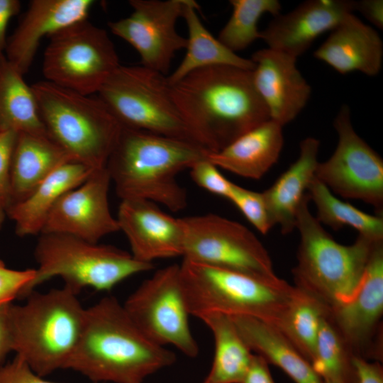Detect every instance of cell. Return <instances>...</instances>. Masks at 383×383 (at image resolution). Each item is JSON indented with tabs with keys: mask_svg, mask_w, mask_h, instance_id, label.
Returning a JSON list of instances; mask_svg holds the SVG:
<instances>
[{
	"mask_svg": "<svg viewBox=\"0 0 383 383\" xmlns=\"http://www.w3.org/2000/svg\"><path fill=\"white\" fill-rule=\"evenodd\" d=\"M21 2L17 0H0V53L6 49V32L10 19L20 11Z\"/></svg>",
	"mask_w": 383,
	"mask_h": 383,
	"instance_id": "cell-42",
	"label": "cell"
},
{
	"mask_svg": "<svg viewBox=\"0 0 383 383\" xmlns=\"http://www.w3.org/2000/svg\"><path fill=\"white\" fill-rule=\"evenodd\" d=\"M35 274V269L16 270L7 268L0 260V306L21 298Z\"/></svg>",
	"mask_w": 383,
	"mask_h": 383,
	"instance_id": "cell-36",
	"label": "cell"
},
{
	"mask_svg": "<svg viewBox=\"0 0 383 383\" xmlns=\"http://www.w3.org/2000/svg\"><path fill=\"white\" fill-rule=\"evenodd\" d=\"M92 0H33L7 42L8 60L23 75L35 57L40 40L87 19Z\"/></svg>",
	"mask_w": 383,
	"mask_h": 383,
	"instance_id": "cell-20",
	"label": "cell"
},
{
	"mask_svg": "<svg viewBox=\"0 0 383 383\" xmlns=\"http://www.w3.org/2000/svg\"><path fill=\"white\" fill-rule=\"evenodd\" d=\"M307 194L316 206L318 221L338 230L350 226L358 235L372 240H383V217L360 211L352 204L343 201L316 177L310 183Z\"/></svg>",
	"mask_w": 383,
	"mask_h": 383,
	"instance_id": "cell-31",
	"label": "cell"
},
{
	"mask_svg": "<svg viewBox=\"0 0 383 383\" xmlns=\"http://www.w3.org/2000/svg\"><path fill=\"white\" fill-rule=\"evenodd\" d=\"M6 205L4 201L0 199V228H1L3 223L4 221L5 215L6 213Z\"/></svg>",
	"mask_w": 383,
	"mask_h": 383,
	"instance_id": "cell-44",
	"label": "cell"
},
{
	"mask_svg": "<svg viewBox=\"0 0 383 383\" xmlns=\"http://www.w3.org/2000/svg\"><path fill=\"white\" fill-rule=\"evenodd\" d=\"M17 136L18 133L13 131L0 132V199L7 208L10 204L11 165Z\"/></svg>",
	"mask_w": 383,
	"mask_h": 383,
	"instance_id": "cell-37",
	"label": "cell"
},
{
	"mask_svg": "<svg viewBox=\"0 0 383 383\" xmlns=\"http://www.w3.org/2000/svg\"><path fill=\"white\" fill-rule=\"evenodd\" d=\"M357 383H383V369L378 361L369 362L367 360L353 355Z\"/></svg>",
	"mask_w": 383,
	"mask_h": 383,
	"instance_id": "cell-39",
	"label": "cell"
},
{
	"mask_svg": "<svg viewBox=\"0 0 383 383\" xmlns=\"http://www.w3.org/2000/svg\"><path fill=\"white\" fill-rule=\"evenodd\" d=\"M313 56L340 74L358 71L374 77L381 71L383 44L373 28L350 13L331 31Z\"/></svg>",
	"mask_w": 383,
	"mask_h": 383,
	"instance_id": "cell-21",
	"label": "cell"
},
{
	"mask_svg": "<svg viewBox=\"0 0 383 383\" xmlns=\"http://www.w3.org/2000/svg\"><path fill=\"white\" fill-rule=\"evenodd\" d=\"M116 219L135 260L152 263L155 260L183 257L181 218L167 214L157 204L140 199H122Z\"/></svg>",
	"mask_w": 383,
	"mask_h": 383,
	"instance_id": "cell-17",
	"label": "cell"
},
{
	"mask_svg": "<svg viewBox=\"0 0 383 383\" xmlns=\"http://www.w3.org/2000/svg\"><path fill=\"white\" fill-rule=\"evenodd\" d=\"M242 383H274L268 363L262 357L254 354L249 370Z\"/></svg>",
	"mask_w": 383,
	"mask_h": 383,
	"instance_id": "cell-41",
	"label": "cell"
},
{
	"mask_svg": "<svg viewBox=\"0 0 383 383\" xmlns=\"http://www.w3.org/2000/svg\"><path fill=\"white\" fill-rule=\"evenodd\" d=\"M228 200L260 233L266 234L274 226L262 192L233 184Z\"/></svg>",
	"mask_w": 383,
	"mask_h": 383,
	"instance_id": "cell-34",
	"label": "cell"
},
{
	"mask_svg": "<svg viewBox=\"0 0 383 383\" xmlns=\"http://www.w3.org/2000/svg\"><path fill=\"white\" fill-rule=\"evenodd\" d=\"M199 318L211 330L214 340L212 365L203 383H242L254 354L238 333L230 316L209 313Z\"/></svg>",
	"mask_w": 383,
	"mask_h": 383,
	"instance_id": "cell-29",
	"label": "cell"
},
{
	"mask_svg": "<svg viewBox=\"0 0 383 383\" xmlns=\"http://www.w3.org/2000/svg\"><path fill=\"white\" fill-rule=\"evenodd\" d=\"M73 161L48 135L18 133L10 172V204L27 198L60 165Z\"/></svg>",
	"mask_w": 383,
	"mask_h": 383,
	"instance_id": "cell-24",
	"label": "cell"
},
{
	"mask_svg": "<svg viewBox=\"0 0 383 383\" xmlns=\"http://www.w3.org/2000/svg\"><path fill=\"white\" fill-rule=\"evenodd\" d=\"M11 303L0 306V362L13 351L12 338L9 319V307Z\"/></svg>",
	"mask_w": 383,
	"mask_h": 383,
	"instance_id": "cell-43",
	"label": "cell"
},
{
	"mask_svg": "<svg viewBox=\"0 0 383 383\" xmlns=\"http://www.w3.org/2000/svg\"><path fill=\"white\" fill-rule=\"evenodd\" d=\"M93 170L78 162H66L55 170L27 198L9 206L6 213L15 223L16 234H40L60 198L84 182Z\"/></svg>",
	"mask_w": 383,
	"mask_h": 383,
	"instance_id": "cell-26",
	"label": "cell"
},
{
	"mask_svg": "<svg viewBox=\"0 0 383 383\" xmlns=\"http://www.w3.org/2000/svg\"><path fill=\"white\" fill-rule=\"evenodd\" d=\"M230 318L250 350L282 369L295 383H323L311 363L276 326L250 316Z\"/></svg>",
	"mask_w": 383,
	"mask_h": 383,
	"instance_id": "cell-25",
	"label": "cell"
},
{
	"mask_svg": "<svg viewBox=\"0 0 383 383\" xmlns=\"http://www.w3.org/2000/svg\"><path fill=\"white\" fill-rule=\"evenodd\" d=\"M323 383H339L335 381H331V380H323Z\"/></svg>",
	"mask_w": 383,
	"mask_h": 383,
	"instance_id": "cell-45",
	"label": "cell"
},
{
	"mask_svg": "<svg viewBox=\"0 0 383 383\" xmlns=\"http://www.w3.org/2000/svg\"><path fill=\"white\" fill-rule=\"evenodd\" d=\"M353 355L328 319L321 322L311 365L323 380L357 383Z\"/></svg>",
	"mask_w": 383,
	"mask_h": 383,
	"instance_id": "cell-33",
	"label": "cell"
},
{
	"mask_svg": "<svg viewBox=\"0 0 383 383\" xmlns=\"http://www.w3.org/2000/svg\"><path fill=\"white\" fill-rule=\"evenodd\" d=\"M186 0H130L132 13L110 21L114 35L138 52L141 65L167 75L175 53L186 49L187 40L176 29Z\"/></svg>",
	"mask_w": 383,
	"mask_h": 383,
	"instance_id": "cell-15",
	"label": "cell"
},
{
	"mask_svg": "<svg viewBox=\"0 0 383 383\" xmlns=\"http://www.w3.org/2000/svg\"><path fill=\"white\" fill-rule=\"evenodd\" d=\"M0 383H57L43 379L21 357L0 367ZM94 383V382H91Z\"/></svg>",
	"mask_w": 383,
	"mask_h": 383,
	"instance_id": "cell-38",
	"label": "cell"
},
{
	"mask_svg": "<svg viewBox=\"0 0 383 383\" xmlns=\"http://www.w3.org/2000/svg\"><path fill=\"white\" fill-rule=\"evenodd\" d=\"M209 152L195 143L122 126L106 167L121 200L145 199L177 212L187 204L177 174Z\"/></svg>",
	"mask_w": 383,
	"mask_h": 383,
	"instance_id": "cell-3",
	"label": "cell"
},
{
	"mask_svg": "<svg viewBox=\"0 0 383 383\" xmlns=\"http://www.w3.org/2000/svg\"><path fill=\"white\" fill-rule=\"evenodd\" d=\"M319 147V140L313 137L302 140L296 160L262 192L273 225H279L283 234L296 228L297 210L315 177Z\"/></svg>",
	"mask_w": 383,
	"mask_h": 383,
	"instance_id": "cell-23",
	"label": "cell"
},
{
	"mask_svg": "<svg viewBox=\"0 0 383 383\" xmlns=\"http://www.w3.org/2000/svg\"><path fill=\"white\" fill-rule=\"evenodd\" d=\"M110 182L106 167L94 170L84 182L60 198L40 234H67L98 243L103 237L118 231L109 205Z\"/></svg>",
	"mask_w": 383,
	"mask_h": 383,
	"instance_id": "cell-16",
	"label": "cell"
},
{
	"mask_svg": "<svg viewBox=\"0 0 383 383\" xmlns=\"http://www.w3.org/2000/svg\"><path fill=\"white\" fill-rule=\"evenodd\" d=\"M77 294L64 285L9 304L13 351L41 377L65 369L77 346L86 310Z\"/></svg>",
	"mask_w": 383,
	"mask_h": 383,
	"instance_id": "cell-4",
	"label": "cell"
},
{
	"mask_svg": "<svg viewBox=\"0 0 383 383\" xmlns=\"http://www.w3.org/2000/svg\"><path fill=\"white\" fill-rule=\"evenodd\" d=\"M50 138L75 162L106 167L122 126L104 102L46 80L31 86Z\"/></svg>",
	"mask_w": 383,
	"mask_h": 383,
	"instance_id": "cell-7",
	"label": "cell"
},
{
	"mask_svg": "<svg viewBox=\"0 0 383 383\" xmlns=\"http://www.w3.org/2000/svg\"><path fill=\"white\" fill-rule=\"evenodd\" d=\"M43 73L46 81L90 96L121 65L107 32L84 19L49 37Z\"/></svg>",
	"mask_w": 383,
	"mask_h": 383,
	"instance_id": "cell-10",
	"label": "cell"
},
{
	"mask_svg": "<svg viewBox=\"0 0 383 383\" xmlns=\"http://www.w3.org/2000/svg\"><path fill=\"white\" fill-rule=\"evenodd\" d=\"M383 240L374 245L361 282L346 301L329 308L328 319L353 355L382 358Z\"/></svg>",
	"mask_w": 383,
	"mask_h": 383,
	"instance_id": "cell-14",
	"label": "cell"
},
{
	"mask_svg": "<svg viewBox=\"0 0 383 383\" xmlns=\"http://www.w3.org/2000/svg\"><path fill=\"white\" fill-rule=\"evenodd\" d=\"M230 4L231 16L217 38L234 52L260 39L257 23L261 16L266 13L277 16L282 8L277 0H231Z\"/></svg>",
	"mask_w": 383,
	"mask_h": 383,
	"instance_id": "cell-32",
	"label": "cell"
},
{
	"mask_svg": "<svg viewBox=\"0 0 383 383\" xmlns=\"http://www.w3.org/2000/svg\"><path fill=\"white\" fill-rule=\"evenodd\" d=\"M255 87L267 106L271 120L284 126L306 105L311 87L296 67V57L269 48L250 58Z\"/></svg>",
	"mask_w": 383,
	"mask_h": 383,
	"instance_id": "cell-18",
	"label": "cell"
},
{
	"mask_svg": "<svg viewBox=\"0 0 383 383\" xmlns=\"http://www.w3.org/2000/svg\"><path fill=\"white\" fill-rule=\"evenodd\" d=\"M354 1L309 0L292 11L279 13L260 31L267 48L297 58L321 35L331 31L348 13Z\"/></svg>",
	"mask_w": 383,
	"mask_h": 383,
	"instance_id": "cell-19",
	"label": "cell"
},
{
	"mask_svg": "<svg viewBox=\"0 0 383 383\" xmlns=\"http://www.w3.org/2000/svg\"><path fill=\"white\" fill-rule=\"evenodd\" d=\"M328 311L329 308L322 301L296 287L292 300L274 326L311 363L322 320L328 316Z\"/></svg>",
	"mask_w": 383,
	"mask_h": 383,
	"instance_id": "cell-30",
	"label": "cell"
},
{
	"mask_svg": "<svg viewBox=\"0 0 383 383\" xmlns=\"http://www.w3.org/2000/svg\"><path fill=\"white\" fill-rule=\"evenodd\" d=\"M98 95L123 126L201 145L174 102L167 75L121 65Z\"/></svg>",
	"mask_w": 383,
	"mask_h": 383,
	"instance_id": "cell-9",
	"label": "cell"
},
{
	"mask_svg": "<svg viewBox=\"0 0 383 383\" xmlns=\"http://www.w3.org/2000/svg\"><path fill=\"white\" fill-rule=\"evenodd\" d=\"M306 193L296 212L300 235L297 265L292 273L295 286L328 308L348 300L362 278L376 242L358 235L349 245L336 242L311 213Z\"/></svg>",
	"mask_w": 383,
	"mask_h": 383,
	"instance_id": "cell-5",
	"label": "cell"
},
{
	"mask_svg": "<svg viewBox=\"0 0 383 383\" xmlns=\"http://www.w3.org/2000/svg\"><path fill=\"white\" fill-rule=\"evenodd\" d=\"M127 314L149 340L159 345L174 346L189 357L199 348L189 324L180 265L157 270L131 293L123 304Z\"/></svg>",
	"mask_w": 383,
	"mask_h": 383,
	"instance_id": "cell-12",
	"label": "cell"
},
{
	"mask_svg": "<svg viewBox=\"0 0 383 383\" xmlns=\"http://www.w3.org/2000/svg\"><path fill=\"white\" fill-rule=\"evenodd\" d=\"M252 70L208 67L171 84L172 95L199 143L217 152L270 119L252 81Z\"/></svg>",
	"mask_w": 383,
	"mask_h": 383,
	"instance_id": "cell-1",
	"label": "cell"
},
{
	"mask_svg": "<svg viewBox=\"0 0 383 383\" xmlns=\"http://www.w3.org/2000/svg\"><path fill=\"white\" fill-rule=\"evenodd\" d=\"M180 272L187 309L197 318L219 313L275 325L296 291L280 278L267 279L184 259Z\"/></svg>",
	"mask_w": 383,
	"mask_h": 383,
	"instance_id": "cell-6",
	"label": "cell"
},
{
	"mask_svg": "<svg viewBox=\"0 0 383 383\" xmlns=\"http://www.w3.org/2000/svg\"><path fill=\"white\" fill-rule=\"evenodd\" d=\"M198 4L186 0L182 18L188 28L186 54L174 71L167 76L173 84L196 70L218 65H228L253 70L255 63L226 48L203 25L197 14Z\"/></svg>",
	"mask_w": 383,
	"mask_h": 383,
	"instance_id": "cell-27",
	"label": "cell"
},
{
	"mask_svg": "<svg viewBox=\"0 0 383 383\" xmlns=\"http://www.w3.org/2000/svg\"><path fill=\"white\" fill-rule=\"evenodd\" d=\"M338 141L327 160L317 165L315 177L333 193L372 206L383 213V160L355 131L348 105L334 122Z\"/></svg>",
	"mask_w": 383,
	"mask_h": 383,
	"instance_id": "cell-13",
	"label": "cell"
},
{
	"mask_svg": "<svg viewBox=\"0 0 383 383\" xmlns=\"http://www.w3.org/2000/svg\"><path fill=\"white\" fill-rule=\"evenodd\" d=\"M183 259L267 279L279 278L259 239L241 223L214 213L181 218Z\"/></svg>",
	"mask_w": 383,
	"mask_h": 383,
	"instance_id": "cell-11",
	"label": "cell"
},
{
	"mask_svg": "<svg viewBox=\"0 0 383 383\" xmlns=\"http://www.w3.org/2000/svg\"><path fill=\"white\" fill-rule=\"evenodd\" d=\"M175 360L172 351L140 332L116 298L106 296L86 309L79 343L65 369L94 383H144Z\"/></svg>",
	"mask_w": 383,
	"mask_h": 383,
	"instance_id": "cell-2",
	"label": "cell"
},
{
	"mask_svg": "<svg viewBox=\"0 0 383 383\" xmlns=\"http://www.w3.org/2000/svg\"><path fill=\"white\" fill-rule=\"evenodd\" d=\"M189 170L192 179L199 187L229 199L234 183L223 177L218 168L206 157L194 163Z\"/></svg>",
	"mask_w": 383,
	"mask_h": 383,
	"instance_id": "cell-35",
	"label": "cell"
},
{
	"mask_svg": "<svg viewBox=\"0 0 383 383\" xmlns=\"http://www.w3.org/2000/svg\"><path fill=\"white\" fill-rule=\"evenodd\" d=\"M23 76L4 53H0V132L48 135L34 92Z\"/></svg>",
	"mask_w": 383,
	"mask_h": 383,
	"instance_id": "cell-28",
	"label": "cell"
},
{
	"mask_svg": "<svg viewBox=\"0 0 383 383\" xmlns=\"http://www.w3.org/2000/svg\"><path fill=\"white\" fill-rule=\"evenodd\" d=\"M40 235L34 251L38 267L21 299L56 277L79 294L87 287L109 291L134 274L154 269L153 263L140 262L131 253L113 245L94 243L67 234Z\"/></svg>",
	"mask_w": 383,
	"mask_h": 383,
	"instance_id": "cell-8",
	"label": "cell"
},
{
	"mask_svg": "<svg viewBox=\"0 0 383 383\" xmlns=\"http://www.w3.org/2000/svg\"><path fill=\"white\" fill-rule=\"evenodd\" d=\"M354 11L362 13L370 23L379 29L383 28V1H354Z\"/></svg>",
	"mask_w": 383,
	"mask_h": 383,
	"instance_id": "cell-40",
	"label": "cell"
},
{
	"mask_svg": "<svg viewBox=\"0 0 383 383\" xmlns=\"http://www.w3.org/2000/svg\"><path fill=\"white\" fill-rule=\"evenodd\" d=\"M282 126L270 119L206 158L218 168L243 177L260 179L278 160L284 145Z\"/></svg>",
	"mask_w": 383,
	"mask_h": 383,
	"instance_id": "cell-22",
	"label": "cell"
}]
</instances>
